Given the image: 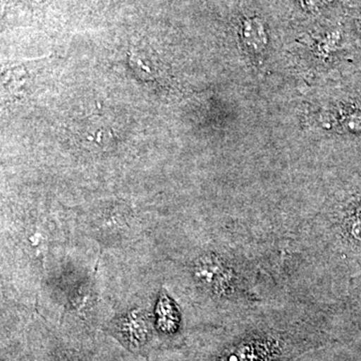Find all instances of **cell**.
I'll use <instances>...</instances> for the list:
<instances>
[{
  "label": "cell",
  "instance_id": "6da1fadb",
  "mask_svg": "<svg viewBox=\"0 0 361 361\" xmlns=\"http://www.w3.org/2000/svg\"><path fill=\"white\" fill-rule=\"evenodd\" d=\"M196 281L213 295L226 296L232 292L234 271L222 258L209 254L201 256L195 262Z\"/></svg>",
  "mask_w": 361,
  "mask_h": 361
},
{
  "label": "cell",
  "instance_id": "7a4b0ae2",
  "mask_svg": "<svg viewBox=\"0 0 361 361\" xmlns=\"http://www.w3.org/2000/svg\"><path fill=\"white\" fill-rule=\"evenodd\" d=\"M114 331L123 345L130 350H140L151 339L152 324L145 311L135 310L116 320Z\"/></svg>",
  "mask_w": 361,
  "mask_h": 361
},
{
  "label": "cell",
  "instance_id": "277c9868",
  "mask_svg": "<svg viewBox=\"0 0 361 361\" xmlns=\"http://www.w3.org/2000/svg\"><path fill=\"white\" fill-rule=\"evenodd\" d=\"M329 0H302L304 7L308 9H317L329 4Z\"/></svg>",
  "mask_w": 361,
  "mask_h": 361
},
{
  "label": "cell",
  "instance_id": "3957f363",
  "mask_svg": "<svg viewBox=\"0 0 361 361\" xmlns=\"http://www.w3.org/2000/svg\"><path fill=\"white\" fill-rule=\"evenodd\" d=\"M180 316L174 301L161 292L156 306V327L161 334L173 336L179 331Z\"/></svg>",
  "mask_w": 361,
  "mask_h": 361
}]
</instances>
